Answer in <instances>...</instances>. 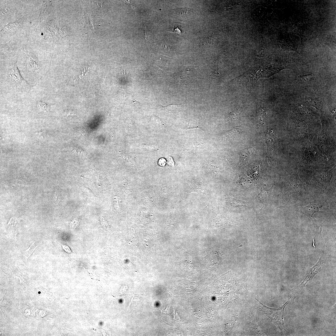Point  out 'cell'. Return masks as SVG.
Masks as SVG:
<instances>
[{"label":"cell","instance_id":"cell-19","mask_svg":"<svg viewBox=\"0 0 336 336\" xmlns=\"http://www.w3.org/2000/svg\"><path fill=\"white\" fill-rule=\"evenodd\" d=\"M184 9V12H183V11L182 9H181L180 10V12H179L180 15H183L185 14H190V9Z\"/></svg>","mask_w":336,"mask_h":336},{"label":"cell","instance_id":"cell-1","mask_svg":"<svg viewBox=\"0 0 336 336\" xmlns=\"http://www.w3.org/2000/svg\"><path fill=\"white\" fill-rule=\"evenodd\" d=\"M290 299L291 298H289L285 304L278 308L268 307L262 304L256 299L260 304L258 306V309L266 314L272 320L275 324L279 328L283 334H285L287 332L283 323L284 309L288 304Z\"/></svg>","mask_w":336,"mask_h":336},{"label":"cell","instance_id":"cell-15","mask_svg":"<svg viewBox=\"0 0 336 336\" xmlns=\"http://www.w3.org/2000/svg\"><path fill=\"white\" fill-rule=\"evenodd\" d=\"M37 105L40 111L44 112H47L49 110V105L46 103L42 101L38 102Z\"/></svg>","mask_w":336,"mask_h":336},{"label":"cell","instance_id":"cell-20","mask_svg":"<svg viewBox=\"0 0 336 336\" xmlns=\"http://www.w3.org/2000/svg\"><path fill=\"white\" fill-rule=\"evenodd\" d=\"M62 246L63 249L65 250L67 253H71V251L70 248L68 246H67V245H62Z\"/></svg>","mask_w":336,"mask_h":336},{"label":"cell","instance_id":"cell-11","mask_svg":"<svg viewBox=\"0 0 336 336\" xmlns=\"http://www.w3.org/2000/svg\"><path fill=\"white\" fill-rule=\"evenodd\" d=\"M304 102L306 105L312 106L317 109L320 108L321 105V101L318 99L307 98Z\"/></svg>","mask_w":336,"mask_h":336},{"label":"cell","instance_id":"cell-10","mask_svg":"<svg viewBox=\"0 0 336 336\" xmlns=\"http://www.w3.org/2000/svg\"><path fill=\"white\" fill-rule=\"evenodd\" d=\"M273 188V186L268 190L262 189L261 192L256 197L259 201L262 202H265L267 201L269 197L270 194L272 191Z\"/></svg>","mask_w":336,"mask_h":336},{"label":"cell","instance_id":"cell-23","mask_svg":"<svg viewBox=\"0 0 336 336\" xmlns=\"http://www.w3.org/2000/svg\"><path fill=\"white\" fill-rule=\"evenodd\" d=\"M122 72L123 75L124 76L125 79H127V74L125 70H122Z\"/></svg>","mask_w":336,"mask_h":336},{"label":"cell","instance_id":"cell-24","mask_svg":"<svg viewBox=\"0 0 336 336\" xmlns=\"http://www.w3.org/2000/svg\"><path fill=\"white\" fill-rule=\"evenodd\" d=\"M169 163L170 165H173V161L172 158H170L169 159Z\"/></svg>","mask_w":336,"mask_h":336},{"label":"cell","instance_id":"cell-18","mask_svg":"<svg viewBox=\"0 0 336 336\" xmlns=\"http://www.w3.org/2000/svg\"><path fill=\"white\" fill-rule=\"evenodd\" d=\"M64 113L67 116H73L76 115L75 112L72 110H66L64 111Z\"/></svg>","mask_w":336,"mask_h":336},{"label":"cell","instance_id":"cell-6","mask_svg":"<svg viewBox=\"0 0 336 336\" xmlns=\"http://www.w3.org/2000/svg\"><path fill=\"white\" fill-rule=\"evenodd\" d=\"M255 152V149L253 147H249L240 151L239 164H245L253 156Z\"/></svg>","mask_w":336,"mask_h":336},{"label":"cell","instance_id":"cell-13","mask_svg":"<svg viewBox=\"0 0 336 336\" xmlns=\"http://www.w3.org/2000/svg\"><path fill=\"white\" fill-rule=\"evenodd\" d=\"M37 246L38 245H37L35 242H34L30 245V247L27 250L24 252V255L27 258V259L33 253Z\"/></svg>","mask_w":336,"mask_h":336},{"label":"cell","instance_id":"cell-22","mask_svg":"<svg viewBox=\"0 0 336 336\" xmlns=\"http://www.w3.org/2000/svg\"><path fill=\"white\" fill-rule=\"evenodd\" d=\"M159 163L161 166H164L166 164V161L165 159H161L159 160Z\"/></svg>","mask_w":336,"mask_h":336},{"label":"cell","instance_id":"cell-4","mask_svg":"<svg viewBox=\"0 0 336 336\" xmlns=\"http://www.w3.org/2000/svg\"><path fill=\"white\" fill-rule=\"evenodd\" d=\"M324 252H322L320 259L317 263L312 268L310 269L306 274L305 279L302 283L297 287V289H300L306 286L308 282L313 279L314 276L320 272L323 263Z\"/></svg>","mask_w":336,"mask_h":336},{"label":"cell","instance_id":"cell-21","mask_svg":"<svg viewBox=\"0 0 336 336\" xmlns=\"http://www.w3.org/2000/svg\"><path fill=\"white\" fill-rule=\"evenodd\" d=\"M145 39L146 40V42H147V41L148 40H149V34H148V31L146 27H145Z\"/></svg>","mask_w":336,"mask_h":336},{"label":"cell","instance_id":"cell-8","mask_svg":"<svg viewBox=\"0 0 336 336\" xmlns=\"http://www.w3.org/2000/svg\"><path fill=\"white\" fill-rule=\"evenodd\" d=\"M242 132V129L240 126H236L229 131L224 132L222 136L223 139L228 140L233 139Z\"/></svg>","mask_w":336,"mask_h":336},{"label":"cell","instance_id":"cell-7","mask_svg":"<svg viewBox=\"0 0 336 336\" xmlns=\"http://www.w3.org/2000/svg\"><path fill=\"white\" fill-rule=\"evenodd\" d=\"M266 141L268 148V153L273 154L275 144L276 141L274 135L271 132H267L266 134Z\"/></svg>","mask_w":336,"mask_h":336},{"label":"cell","instance_id":"cell-2","mask_svg":"<svg viewBox=\"0 0 336 336\" xmlns=\"http://www.w3.org/2000/svg\"><path fill=\"white\" fill-rule=\"evenodd\" d=\"M8 77L11 86L19 91L28 92L33 86L30 85L21 76L16 64H15L9 72Z\"/></svg>","mask_w":336,"mask_h":336},{"label":"cell","instance_id":"cell-14","mask_svg":"<svg viewBox=\"0 0 336 336\" xmlns=\"http://www.w3.org/2000/svg\"><path fill=\"white\" fill-rule=\"evenodd\" d=\"M300 77L303 82L306 83H312L315 79L314 76L313 75H301Z\"/></svg>","mask_w":336,"mask_h":336},{"label":"cell","instance_id":"cell-5","mask_svg":"<svg viewBox=\"0 0 336 336\" xmlns=\"http://www.w3.org/2000/svg\"><path fill=\"white\" fill-rule=\"evenodd\" d=\"M27 66L29 72L34 75L38 74L40 69L39 62L33 56L28 55H27Z\"/></svg>","mask_w":336,"mask_h":336},{"label":"cell","instance_id":"cell-9","mask_svg":"<svg viewBox=\"0 0 336 336\" xmlns=\"http://www.w3.org/2000/svg\"><path fill=\"white\" fill-rule=\"evenodd\" d=\"M228 199L231 205L234 206V207L243 208L246 207L248 205V202L242 201L240 199L232 198L229 196Z\"/></svg>","mask_w":336,"mask_h":336},{"label":"cell","instance_id":"cell-16","mask_svg":"<svg viewBox=\"0 0 336 336\" xmlns=\"http://www.w3.org/2000/svg\"><path fill=\"white\" fill-rule=\"evenodd\" d=\"M80 188L85 193L87 196H95L94 194L91 191L87 188V187H81Z\"/></svg>","mask_w":336,"mask_h":336},{"label":"cell","instance_id":"cell-12","mask_svg":"<svg viewBox=\"0 0 336 336\" xmlns=\"http://www.w3.org/2000/svg\"><path fill=\"white\" fill-rule=\"evenodd\" d=\"M242 112V109L239 108L234 112H229L227 115V118L228 121H234L237 119Z\"/></svg>","mask_w":336,"mask_h":336},{"label":"cell","instance_id":"cell-17","mask_svg":"<svg viewBox=\"0 0 336 336\" xmlns=\"http://www.w3.org/2000/svg\"><path fill=\"white\" fill-rule=\"evenodd\" d=\"M72 152L75 153L80 155V156H82V155H85V151L79 148H75Z\"/></svg>","mask_w":336,"mask_h":336},{"label":"cell","instance_id":"cell-3","mask_svg":"<svg viewBox=\"0 0 336 336\" xmlns=\"http://www.w3.org/2000/svg\"><path fill=\"white\" fill-rule=\"evenodd\" d=\"M323 206L322 204L318 202H313L312 203L303 207H292V210L300 212L310 218L312 221L315 220L313 215L315 213L320 212L319 210Z\"/></svg>","mask_w":336,"mask_h":336}]
</instances>
